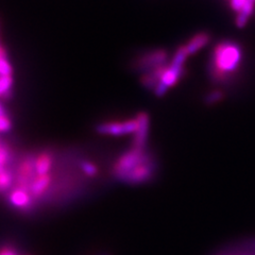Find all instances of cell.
Masks as SVG:
<instances>
[{"label":"cell","instance_id":"obj_1","mask_svg":"<svg viewBox=\"0 0 255 255\" xmlns=\"http://www.w3.org/2000/svg\"><path fill=\"white\" fill-rule=\"evenodd\" d=\"M242 59V51L239 46L232 42L220 43L214 52V60L211 67L212 76L221 80V76L232 73L239 66Z\"/></svg>","mask_w":255,"mask_h":255},{"label":"cell","instance_id":"obj_2","mask_svg":"<svg viewBox=\"0 0 255 255\" xmlns=\"http://www.w3.org/2000/svg\"><path fill=\"white\" fill-rule=\"evenodd\" d=\"M188 55L189 54L186 50L185 45L178 48V50L175 51L171 60V63H169L168 68L166 69L165 74L162 77L161 82L158 83L156 89L153 91L156 97L162 98L167 91L177 84L181 77L184 75V64Z\"/></svg>","mask_w":255,"mask_h":255},{"label":"cell","instance_id":"obj_3","mask_svg":"<svg viewBox=\"0 0 255 255\" xmlns=\"http://www.w3.org/2000/svg\"><path fill=\"white\" fill-rule=\"evenodd\" d=\"M151 158H152V156H151V154L147 153L145 150L132 148L117 159V162L113 167V175L115 179L119 180L123 175L131 171L132 169L136 168L137 166L146 163Z\"/></svg>","mask_w":255,"mask_h":255},{"label":"cell","instance_id":"obj_4","mask_svg":"<svg viewBox=\"0 0 255 255\" xmlns=\"http://www.w3.org/2000/svg\"><path fill=\"white\" fill-rule=\"evenodd\" d=\"M169 53L166 49H154L142 53L135 59L132 63V68L139 74H145L164 64L169 63Z\"/></svg>","mask_w":255,"mask_h":255},{"label":"cell","instance_id":"obj_5","mask_svg":"<svg viewBox=\"0 0 255 255\" xmlns=\"http://www.w3.org/2000/svg\"><path fill=\"white\" fill-rule=\"evenodd\" d=\"M137 119H129L125 122H110L101 123L96 126L95 130L101 135H111V136H123V135L133 134L137 130Z\"/></svg>","mask_w":255,"mask_h":255},{"label":"cell","instance_id":"obj_6","mask_svg":"<svg viewBox=\"0 0 255 255\" xmlns=\"http://www.w3.org/2000/svg\"><path fill=\"white\" fill-rule=\"evenodd\" d=\"M154 170H155V167H154L153 159L151 158L146 163L137 166L136 168H134L131 171L126 173L125 175H123V177L118 181L126 183V184H129V185L142 184V183H146L150 179H152Z\"/></svg>","mask_w":255,"mask_h":255},{"label":"cell","instance_id":"obj_7","mask_svg":"<svg viewBox=\"0 0 255 255\" xmlns=\"http://www.w3.org/2000/svg\"><path fill=\"white\" fill-rule=\"evenodd\" d=\"M137 130L134 133L132 148L138 150H145L150 130V116L146 112H139L136 116Z\"/></svg>","mask_w":255,"mask_h":255},{"label":"cell","instance_id":"obj_8","mask_svg":"<svg viewBox=\"0 0 255 255\" xmlns=\"http://www.w3.org/2000/svg\"><path fill=\"white\" fill-rule=\"evenodd\" d=\"M168 66H169V63H167L162 66H158L152 70L147 71L145 74H141L139 81L142 87H145V89L148 91H154L156 89V86L158 85V83L161 82L162 77L165 74L166 69L168 68Z\"/></svg>","mask_w":255,"mask_h":255},{"label":"cell","instance_id":"obj_9","mask_svg":"<svg viewBox=\"0 0 255 255\" xmlns=\"http://www.w3.org/2000/svg\"><path fill=\"white\" fill-rule=\"evenodd\" d=\"M32 198L29 191L16 188L10 194V203L18 209H28L32 203Z\"/></svg>","mask_w":255,"mask_h":255},{"label":"cell","instance_id":"obj_10","mask_svg":"<svg viewBox=\"0 0 255 255\" xmlns=\"http://www.w3.org/2000/svg\"><path fill=\"white\" fill-rule=\"evenodd\" d=\"M211 41V35L206 32H200V33L196 34L195 36L191 37L188 43L185 45L186 50L188 52V54H195L196 52H198L204 46H206L207 44L210 43Z\"/></svg>","mask_w":255,"mask_h":255},{"label":"cell","instance_id":"obj_11","mask_svg":"<svg viewBox=\"0 0 255 255\" xmlns=\"http://www.w3.org/2000/svg\"><path fill=\"white\" fill-rule=\"evenodd\" d=\"M51 177L49 174L36 175L35 180L32 183L30 193L33 198H38L45 194V191L50 186Z\"/></svg>","mask_w":255,"mask_h":255},{"label":"cell","instance_id":"obj_12","mask_svg":"<svg viewBox=\"0 0 255 255\" xmlns=\"http://www.w3.org/2000/svg\"><path fill=\"white\" fill-rule=\"evenodd\" d=\"M52 157L50 153H41L35 159V171L37 175H46L49 174L51 170Z\"/></svg>","mask_w":255,"mask_h":255},{"label":"cell","instance_id":"obj_13","mask_svg":"<svg viewBox=\"0 0 255 255\" xmlns=\"http://www.w3.org/2000/svg\"><path fill=\"white\" fill-rule=\"evenodd\" d=\"M254 4H255V0H246V3L243 7V10L238 13L236 17V26L238 28H244L247 25V22L249 20V17L253 13Z\"/></svg>","mask_w":255,"mask_h":255},{"label":"cell","instance_id":"obj_14","mask_svg":"<svg viewBox=\"0 0 255 255\" xmlns=\"http://www.w3.org/2000/svg\"><path fill=\"white\" fill-rule=\"evenodd\" d=\"M13 67L9 61V55L0 41V76H12Z\"/></svg>","mask_w":255,"mask_h":255},{"label":"cell","instance_id":"obj_15","mask_svg":"<svg viewBox=\"0 0 255 255\" xmlns=\"http://www.w3.org/2000/svg\"><path fill=\"white\" fill-rule=\"evenodd\" d=\"M13 182V175L12 173L3 168L1 171H0V191H5L9 189L12 185Z\"/></svg>","mask_w":255,"mask_h":255},{"label":"cell","instance_id":"obj_16","mask_svg":"<svg viewBox=\"0 0 255 255\" xmlns=\"http://www.w3.org/2000/svg\"><path fill=\"white\" fill-rule=\"evenodd\" d=\"M13 83L12 76H0V98H2L5 93L13 90Z\"/></svg>","mask_w":255,"mask_h":255},{"label":"cell","instance_id":"obj_17","mask_svg":"<svg viewBox=\"0 0 255 255\" xmlns=\"http://www.w3.org/2000/svg\"><path fill=\"white\" fill-rule=\"evenodd\" d=\"M223 98H225V94L221 91H214L205 96L204 103L207 106H213L215 103H218L219 101H221Z\"/></svg>","mask_w":255,"mask_h":255},{"label":"cell","instance_id":"obj_18","mask_svg":"<svg viewBox=\"0 0 255 255\" xmlns=\"http://www.w3.org/2000/svg\"><path fill=\"white\" fill-rule=\"evenodd\" d=\"M10 161V150L2 141H0V171L5 168L6 163Z\"/></svg>","mask_w":255,"mask_h":255},{"label":"cell","instance_id":"obj_19","mask_svg":"<svg viewBox=\"0 0 255 255\" xmlns=\"http://www.w3.org/2000/svg\"><path fill=\"white\" fill-rule=\"evenodd\" d=\"M81 170L89 175V177H95L98 173L97 166L90 162H82L81 163Z\"/></svg>","mask_w":255,"mask_h":255},{"label":"cell","instance_id":"obj_20","mask_svg":"<svg viewBox=\"0 0 255 255\" xmlns=\"http://www.w3.org/2000/svg\"><path fill=\"white\" fill-rule=\"evenodd\" d=\"M12 128V123L9 115H0V133L9 132Z\"/></svg>","mask_w":255,"mask_h":255},{"label":"cell","instance_id":"obj_21","mask_svg":"<svg viewBox=\"0 0 255 255\" xmlns=\"http://www.w3.org/2000/svg\"><path fill=\"white\" fill-rule=\"evenodd\" d=\"M246 3V0H231V6L236 12H241Z\"/></svg>","mask_w":255,"mask_h":255},{"label":"cell","instance_id":"obj_22","mask_svg":"<svg viewBox=\"0 0 255 255\" xmlns=\"http://www.w3.org/2000/svg\"><path fill=\"white\" fill-rule=\"evenodd\" d=\"M0 255H18V254L16 253L15 251H13V250H11L9 248H6V249L0 250Z\"/></svg>","mask_w":255,"mask_h":255},{"label":"cell","instance_id":"obj_23","mask_svg":"<svg viewBox=\"0 0 255 255\" xmlns=\"http://www.w3.org/2000/svg\"><path fill=\"white\" fill-rule=\"evenodd\" d=\"M6 114V111L4 109V107L2 106V103L0 102V115H5Z\"/></svg>","mask_w":255,"mask_h":255},{"label":"cell","instance_id":"obj_24","mask_svg":"<svg viewBox=\"0 0 255 255\" xmlns=\"http://www.w3.org/2000/svg\"><path fill=\"white\" fill-rule=\"evenodd\" d=\"M103 255H110V254H103Z\"/></svg>","mask_w":255,"mask_h":255}]
</instances>
